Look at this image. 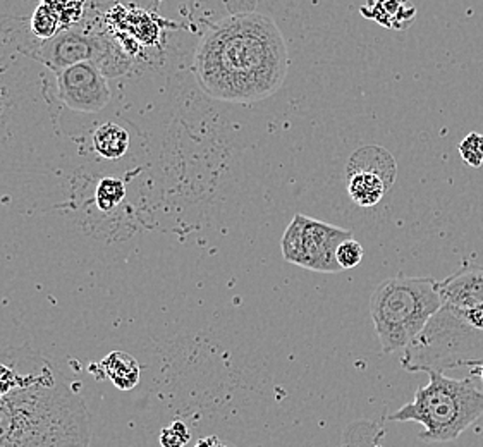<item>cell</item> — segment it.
<instances>
[{"label":"cell","mask_w":483,"mask_h":447,"mask_svg":"<svg viewBox=\"0 0 483 447\" xmlns=\"http://www.w3.org/2000/svg\"><path fill=\"white\" fill-rule=\"evenodd\" d=\"M375 447H381V446H375Z\"/></svg>","instance_id":"24"},{"label":"cell","mask_w":483,"mask_h":447,"mask_svg":"<svg viewBox=\"0 0 483 447\" xmlns=\"http://www.w3.org/2000/svg\"><path fill=\"white\" fill-rule=\"evenodd\" d=\"M458 310H460L461 317L470 326L477 327V329H482L483 330V305L468 308V310L458 308Z\"/></svg>","instance_id":"20"},{"label":"cell","mask_w":483,"mask_h":447,"mask_svg":"<svg viewBox=\"0 0 483 447\" xmlns=\"http://www.w3.org/2000/svg\"><path fill=\"white\" fill-rule=\"evenodd\" d=\"M203 93L231 103H253L277 93L289 73V50L270 16L234 14L212 26L193 64Z\"/></svg>","instance_id":"1"},{"label":"cell","mask_w":483,"mask_h":447,"mask_svg":"<svg viewBox=\"0 0 483 447\" xmlns=\"http://www.w3.org/2000/svg\"><path fill=\"white\" fill-rule=\"evenodd\" d=\"M460 155L464 162L470 167H482L483 163V135L480 133H468L463 138V142L458 145Z\"/></svg>","instance_id":"17"},{"label":"cell","mask_w":483,"mask_h":447,"mask_svg":"<svg viewBox=\"0 0 483 447\" xmlns=\"http://www.w3.org/2000/svg\"><path fill=\"white\" fill-rule=\"evenodd\" d=\"M363 246L353 238H347L346 241L339 244L338 248V264L341 265L343 270L355 268L362 264Z\"/></svg>","instance_id":"18"},{"label":"cell","mask_w":483,"mask_h":447,"mask_svg":"<svg viewBox=\"0 0 483 447\" xmlns=\"http://www.w3.org/2000/svg\"><path fill=\"white\" fill-rule=\"evenodd\" d=\"M443 306L432 277L396 276L377 285L370 298V315L383 355L404 349Z\"/></svg>","instance_id":"4"},{"label":"cell","mask_w":483,"mask_h":447,"mask_svg":"<svg viewBox=\"0 0 483 447\" xmlns=\"http://www.w3.org/2000/svg\"><path fill=\"white\" fill-rule=\"evenodd\" d=\"M57 92L66 107L95 114L110 102L107 78L93 62H80L57 73Z\"/></svg>","instance_id":"8"},{"label":"cell","mask_w":483,"mask_h":447,"mask_svg":"<svg viewBox=\"0 0 483 447\" xmlns=\"http://www.w3.org/2000/svg\"><path fill=\"white\" fill-rule=\"evenodd\" d=\"M473 372H475L477 375H480V379H482L483 384V364L482 365L475 366V368H473Z\"/></svg>","instance_id":"22"},{"label":"cell","mask_w":483,"mask_h":447,"mask_svg":"<svg viewBox=\"0 0 483 447\" xmlns=\"http://www.w3.org/2000/svg\"><path fill=\"white\" fill-rule=\"evenodd\" d=\"M126 197V186L119 178H103L95 193V200L101 212H110L121 204Z\"/></svg>","instance_id":"15"},{"label":"cell","mask_w":483,"mask_h":447,"mask_svg":"<svg viewBox=\"0 0 483 447\" xmlns=\"http://www.w3.org/2000/svg\"><path fill=\"white\" fill-rule=\"evenodd\" d=\"M101 372L112 384L121 390H131L140 382V365L138 362L124 353V351H112L107 355L101 364Z\"/></svg>","instance_id":"12"},{"label":"cell","mask_w":483,"mask_h":447,"mask_svg":"<svg viewBox=\"0 0 483 447\" xmlns=\"http://www.w3.org/2000/svg\"><path fill=\"white\" fill-rule=\"evenodd\" d=\"M347 195L363 208L381 204L396 180L394 157L382 146H363L347 162Z\"/></svg>","instance_id":"7"},{"label":"cell","mask_w":483,"mask_h":447,"mask_svg":"<svg viewBox=\"0 0 483 447\" xmlns=\"http://www.w3.org/2000/svg\"><path fill=\"white\" fill-rule=\"evenodd\" d=\"M351 236V231L306 217L304 224V268L323 274L343 272L338 264V248Z\"/></svg>","instance_id":"9"},{"label":"cell","mask_w":483,"mask_h":447,"mask_svg":"<svg viewBox=\"0 0 483 447\" xmlns=\"http://www.w3.org/2000/svg\"><path fill=\"white\" fill-rule=\"evenodd\" d=\"M362 14L389 30H406V26L415 20L417 9L408 0H368V4L362 7Z\"/></svg>","instance_id":"11"},{"label":"cell","mask_w":483,"mask_h":447,"mask_svg":"<svg viewBox=\"0 0 483 447\" xmlns=\"http://www.w3.org/2000/svg\"><path fill=\"white\" fill-rule=\"evenodd\" d=\"M304 224L306 215L296 214L287 225L281 241L282 257L285 262L300 267L304 264Z\"/></svg>","instance_id":"14"},{"label":"cell","mask_w":483,"mask_h":447,"mask_svg":"<svg viewBox=\"0 0 483 447\" xmlns=\"http://www.w3.org/2000/svg\"><path fill=\"white\" fill-rule=\"evenodd\" d=\"M40 59L56 73L80 62H93L105 78L121 76L131 64L118 43L97 31L83 30H62L48 39L41 45Z\"/></svg>","instance_id":"6"},{"label":"cell","mask_w":483,"mask_h":447,"mask_svg":"<svg viewBox=\"0 0 483 447\" xmlns=\"http://www.w3.org/2000/svg\"><path fill=\"white\" fill-rule=\"evenodd\" d=\"M219 444V439L215 435H210V437H203L200 439L195 447H217Z\"/></svg>","instance_id":"21"},{"label":"cell","mask_w":483,"mask_h":447,"mask_svg":"<svg viewBox=\"0 0 483 447\" xmlns=\"http://www.w3.org/2000/svg\"><path fill=\"white\" fill-rule=\"evenodd\" d=\"M61 24V20L57 18V14L47 4H41L40 7L37 9V13L33 16V22H31L33 31L41 39H45V40L57 35L59 30H61L59 28Z\"/></svg>","instance_id":"16"},{"label":"cell","mask_w":483,"mask_h":447,"mask_svg":"<svg viewBox=\"0 0 483 447\" xmlns=\"http://www.w3.org/2000/svg\"><path fill=\"white\" fill-rule=\"evenodd\" d=\"M217 447H229V446H224V444H221V443H219V444H217Z\"/></svg>","instance_id":"23"},{"label":"cell","mask_w":483,"mask_h":447,"mask_svg":"<svg viewBox=\"0 0 483 447\" xmlns=\"http://www.w3.org/2000/svg\"><path fill=\"white\" fill-rule=\"evenodd\" d=\"M93 148L103 159H121L129 150V135L119 124L105 122L93 133Z\"/></svg>","instance_id":"13"},{"label":"cell","mask_w":483,"mask_h":447,"mask_svg":"<svg viewBox=\"0 0 483 447\" xmlns=\"http://www.w3.org/2000/svg\"><path fill=\"white\" fill-rule=\"evenodd\" d=\"M189 439H191L189 430L181 420H176V422L169 424L167 427L162 428V447H184L189 443Z\"/></svg>","instance_id":"19"},{"label":"cell","mask_w":483,"mask_h":447,"mask_svg":"<svg viewBox=\"0 0 483 447\" xmlns=\"http://www.w3.org/2000/svg\"><path fill=\"white\" fill-rule=\"evenodd\" d=\"M437 293L443 306L475 308L483 305V267L464 265L443 281H437Z\"/></svg>","instance_id":"10"},{"label":"cell","mask_w":483,"mask_h":447,"mask_svg":"<svg viewBox=\"0 0 483 447\" xmlns=\"http://www.w3.org/2000/svg\"><path fill=\"white\" fill-rule=\"evenodd\" d=\"M430 382L418 387L411 403L389 415L391 422H417L425 427L422 443H451L483 413V390L471 379H451L426 372Z\"/></svg>","instance_id":"3"},{"label":"cell","mask_w":483,"mask_h":447,"mask_svg":"<svg viewBox=\"0 0 483 447\" xmlns=\"http://www.w3.org/2000/svg\"><path fill=\"white\" fill-rule=\"evenodd\" d=\"M90 415L66 377L0 394V447H90Z\"/></svg>","instance_id":"2"},{"label":"cell","mask_w":483,"mask_h":447,"mask_svg":"<svg viewBox=\"0 0 483 447\" xmlns=\"http://www.w3.org/2000/svg\"><path fill=\"white\" fill-rule=\"evenodd\" d=\"M483 364V330L470 326L458 308L441 306L417 339L404 347L406 372H445Z\"/></svg>","instance_id":"5"}]
</instances>
